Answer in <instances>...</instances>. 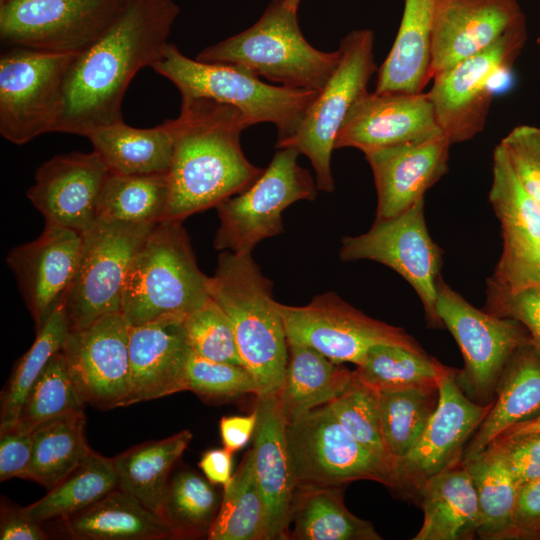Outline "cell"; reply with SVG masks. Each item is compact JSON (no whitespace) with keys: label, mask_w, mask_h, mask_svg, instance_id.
Here are the masks:
<instances>
[{"label":"cell","mask_w":540,"mask_h":540,"mask_svg":"<svg viewBox=\"0 0 540 540\" xmlns=\"http://www.w3.org/2000/svg\"><path fill=\"white\" fill-rule=\"evenodd\" d=\"M179 12L173 0H128L106 31L72 63L54 132L88 137L122 121V101L131 80L160 59Z\"/></svg>","instance_id":"1"},{"label":"cell","mask_w":540,"mask_h":540,"mask_svg":"<svg viewBox=\"0 0 540 540\" xmlns=\"http://www.w3.org/2000/svg\"><path fill=\"white\" fill-rule=\"evenodd\" d=\"M174 154L164 220L183 222L251 186L262 174L248 161L241 132L249 127L235 107L204 98L181 99L170 119Z\"/></svg>","instance_id":"2"},{"label":"cell","mask_w":540,"mask_h":540,"mask_svg":"<svg viewBox=\"0 0 540 540\" xmlns=\"http://www.w3.org/2000/svg\"><path fill=\"white\" fill-rule=\"evenodd\" d=\"M272 283L251 253L221 251L210 277V296L228 316L257 396L277 394L288 362V340Z\"/></svg>","instance_id":"3"},{"label":"cell","mask_w":540,"mask_h":540,"mask_svg":"<svg viewBox=\"0 0 540 540\" xmlns=\"http://www.w3.org/2000/svg\"><path fill=\"white\" fill-rule=\"evenodd\" d=\"M210 298V277L198 267L182 222L155 224L128 267L122 316L130 326L165 317L184 318Z\"/></svg>","instance_id":"4"},{"label":"cell","mask_w":540,"mask_h":540,"mask_svg":"<svg viewBox=\"0 0 540 540\" xmlns=\"http://www.w3.org/2000/svg\"><path fill=\"white\" fill-rule=\"evenodd\" d=\"M151 68L171 81L181 99L204 98L237 108L249 126L272 123L279 148L297 132L318 92L262 82L252 71L237 65L205 62L185 56L168 43Z\"/></svg>","instance_id":"5"},{"label":"cell","mask_w":540,"mask_h":540,"mask_svg":"<svg viewBox=\"0 0 540 540\" xmlns=\"http://www.w3.org/2000/svg\"><path fill=\"white\" fill-rule=\"evenodd\" d=\"M340 50L324 52L304 38L297 11L271 0L248 29L202 50L196 59L240 65L289 88L320 92L340 61Z\"/></svg>","instance_id":"6"},{"label":"cell","mask_w":540,"mask_h":540,"mask_svg":"<svg viewBox=\"0 0 540 540\" xmlns=\"http://www.w3.org/2000/svg\"><path fill=\"white\" fill-rule=\"evenodd\" d=\"M286 443L295 489L342 487L357 480L396 487L397 461L356 440L327 404L287 423Z\"/></svg>","instance_id":"7"},{"label":"cell","mask_w":540,"mask_h":540,"mask_svg":"<svg viewBox=\"0 0 540 540\" xmlns=\"http://www.w3.org/2000/svg\"><path fill=\"white\" fill-rule=\"evenodd\" d=\"M78 53L7 47L0 56V134L23 145L54 132L67 73Z\"/></svg>","instance_id":"8"},{"label":"cell","mask_w":540,"mask_h":540,"mask_svg":"<svg viewBox=\"0 0 540 540\" xmlns=\"http://www.w3.org/2000/svg\"><path fill=\"white\" fill-rule=\"evenodd\" d=\"M299 155L293 147L278 148L251 186L216 206L220 220L213 242L216 250L251 253L264 239L283 232L282 212L288 206L316 197V183L298 165Z\"/></svg>","instance_id":"9"},{"label":"cell","mask_w":540,"mask_h":540,"mask_svg":"<svg viewBox=\"0 0 540 540\" xmlns=\"http://www.w3.org/2000/svg\"><path fill=\"white\" fill-rule=\"evenodd\" d=\"M340 61L324 88L309 106L296 134L283 147H293L311 162L318 190L335 188L331 156L335 140L351 107L366 94L377 71L374 34L370 29L353 30L340 42Z\"/></svg>","instance_id":"10"},{"label":"cell","mask_w":540,"mask_h":540,"mask_svg":"<svg viewBox=\"0 0 540 540\" xmlns=\"http://www.w3.org/2000/svg\"><path fill=\"white\" fill-rule=\"evenodd\" d=\"M436 311L463 356L464 367L455 374L459 387L478 404L492 403L509 359L531 340L526 328L515 319L477 309L441 278Z\"/></svg>","instance_id":"11"},{"label":"cell","mask_w":540,"mask_h":540,"mask_svg":"<svg viewBox=\"0 0 540 540\" xmlns=\"http://www.w3.org/2000/svg\"><path fill=\"white\" fill-rule=\"evenodd\" d=\"M527 39L523 20L488 48L433 77L428 91L436 120L452 144L474 138L487 121L495 77L511 70Z\"/></svg>","instance_id":"12"},{"label":"cell","mask_w":540,"mask_h":540,"mask_svg":"<svg viewBox=\"0 0 540 540\" xmlns=\"http://www.w3.org/2000/svg\"><path fill=\"white\" fill-rule=\"evenodd\" d=\"M154 225L96 220L82 234L77 272L63 304L69 330L120 312L128 267Z\"/></svg>","instance_id":"13"},{"label":"cell","mask_w":540,"mask_h":540,"mask_svg":"<svg viewBox=\"0 0 540 540\" xmlns=\"http://www.w3.org/2000/svg\"><path fill=\"white\" fill-rule=\"evenodd\" d=\"M339 256L375 261L397 272L420 298L428 325L444 327L436 311L442 251L429 235L424 199L396 217L374 221L366 233L344 237Z\"/></svg>","instance_id":"14"},{"label":"cell","mask_w":540,"mask_h":540,"mask_svg":"<svg viewBox=\"0 0 540 540\" xmlns=\"http://www.w3.org/2000/svg\"><path fill=\"white\" fill-rule=\"evenodd\" d=\"M288 343L309 346L336 363L356 366L377 344L425 352L402 328L371 318L335 293L315 296L304 306L278 302Z\"/></svg>","instance_id":"15"},{"label":"cell","mask_w":540,"mask_h":540,"mask_svg":"<svg viewBox=\"0 0 540 540\" xmlns=\"http://www.w3.org/2000/svg\"><path fill=\"white\" fill-rule=\"evenodd\" d=\"M128 0H6L0 40L7 47L80 53L99 38Z\"/></svg>","instance_id":"16"},{"label":"cell","mask_w":540,"mask_h":540,"mask_svg":"<svg viewBox=\"0 0 540 540\" xmlns=\"http://www.w3.org/2000/svg\"><path fill=\"white\" fill-rule=\"evenodd\" d=\"M452 368L438 385V403L412 450L397 460L400 494L420 498L425 483L438 473L458 465L463 452L488 412V405L469 399L459 387Z\"/></svg>","instance_id":"17"},{"label":"cell","mask_w":540,"mask_h":540,"mask_svg":"<svg viewBox=\"0 0 540 540\" xmlns=\"http://www.w3.org/2000/svg\"><path fill=\"white\" fill-rule=\"evenodd\" d=\"M129 330V323L118 312L68 331L61 352L84 403L100 409L127 406Z\"/></svg>","instance_id":"18"},{"label":"cell","mask_w":540,"mask_h":540,"mask_svg":"<svg viewBox=\"0 0 540 540\" xmlns=\"http://www.w3.org/2000/svg\"><path fill=\"white\" fill-rule=\"evenodd\" d=\"M82 235L45 225L33 241L13 247L6 263L12 271L36 332L63 306L74 281Z\"/></svg>","instance_id":"19"},{"label":"cell","mask_w":540,"mask_h":540,"mask_svg":"<svg viewBox=\"0 0 540 540\" xmlns=\"http://www.w3.org/2000/svg\"><path fill=\"white\" fill-rule=\"evenodd\" d=\"M110 170L93 150L52 157L35 172L26 196L47 226H58L79 234L97 220V206Z\"/></svg>","instance_id":"20"},{"label":"cell","mask_w":540,"mask_h":540,"mask_svg":"<svg viewBox=\"0 0 540 540\" xmlns=\"http://www.w3.org/2000/svg\"><path fill=\"white\" fill-rule=\"evenodd\" d=\"M444 136L428 92L364 94L350 109L335 149L370 151Z\"/></svg>","instance_id":"21"},{"label":"cell","mask_w":540,"mask_h":540,"mask_svg":"<svg viewBox=\"0 0 540 540\" xmlns=\"http://www.w3.org/2000/svg\"><path fill=\"white\" fill-rule=\"evenodd\" d=\"M523 20L517 0H437L432 77L488 48Z\"/></svg>","instance_id":"22"},{"label":"cell","mask_w":540,"mask_h":540,"mask_svg":"<svg viewBox=\"0 0 540 540\" xmlns=\"http://www.w3.org/2000/svg\"><path fill=\"white\" fill-rule=\"evenodd\" d=\"M184 318L165 317L130 326L127 406L188 390L187 369L192 350Z\"/></svg>","instance_id":"23"},{"label":"cell","mask_w":540,"mask_h":540,"mask_svg":"<svg viewBox=\"0 0 540 540\" xmlns=\"http://www.w3.org/2000/svg\"><path fill=\"white\" fill-rule=\"evenodd\" d=\"M451 143L445 136L365 153L377 191L375 221L403 213L448 171Z\"/></svg>","instance_id":"24"},{"label":"cell","mask_w":540,"mask_h":540,"mask_svg":"<svg viewBox=\"0 0 540 540\" xmlns=\"http://www.w3.org/2000/svg\"><path fill=\"white\" fill-rule=\"evenodd\" d=\"M254 432V470L267 523V540L286 539L288 516L295 483L291 473L286 421L277 394L257 396Z\"/></svg>","instance_id":"25"},{"label":"cell","mask_w":540,"mask_h":540,"mask_svg":"<svg viewBox=\"0 0 540 540\" xmlns=\"http://www.w3.org/2000/svg\"><path fill=\"white\" fill-rule=\"evenodd\" d=\"M540 416V351L530 340L519 347L498 381L493 405L469 440L460 463L483 451L510 427Z\"/></svg>","instance_id":"26"},{"label":"cell","mask_w":540,"mask_h":540,"mask_svg":"<svg viewBox=\"0 0 540 540\" xmlns=\"http://www.w3.org/2000/svg\"><path fill=\"white\" fill-rule=\"evenodd\" d=\"M437 0H404L394 43L378 69L376 93L424 92L432 77V33Z\"/></svg>","instance_id":"27"},{"label":"cell","mask_w":540,"mask_h":540,"mask_svg":"<svg viewBox=\"0 0 540 540\" xmlns=\"http://www.w3.org/2000/svg\"><path fill=\"white\" fill-rule=\"evenodd\" d=\"M423 524L413 540H470L481 523L471 476L459 463L431 477L423 486Z\"/></svg>","instance_id":"28"},{"label":"cell","mask_w":540,"mask_h":540,"mask_svg":"<svg viewBox=\"0 0 540 540\" xmlns=\"http://www.w3.org/2000/svg\"><path fill=\"white\" fill-rule=\"evenodd\" d=\"M61 521L70 538L77 540L176 538L172 527L162 516L119 488Z\"/></svg>","instance_id":"29"},{"label":"cell","mask_w":540,"mask_h":540,"mask_svg":"<svg viewBox=\"0 0 540 540\" xmlns=\"http://www.w3.org/2000/svg\"><path fill=\"white\" fill-rule=\"evenodd\" d=\"M110 172L168 173L174 154L170 119L152 128H135L124 120L94 130L87 137Z\"/></svg>","instance_id":"30"},{"label":"cell","mask_w":540,"mask_h":540,"mask_svg":"<svg viewBox=\"0 0 540 540\" xmlns=\"http://www.w3.org/2000/svg\"><path fill=\"white\" fill-rule=\"evenodd\" d=\"M353 371L317 350L288 343V362L277 398L286 423L328 404L349 384Z\"/></svg>","instance_id":"31"},{"label":"cell","mask_w":540,"mask_h":540,"mask_svg":"<svg viewBox=\"0 0 540 540\" xmlns=\"http://www.w3.org/2000/svg\"><path fill=\"white\" fill-rule=\"evenodd\" d=\"M341 488H296L286 539L381 540L370 522L356 517L346 508Z\"/></svg>","instance_id":"32"},{"label":"cell","mask_w":540,"mask_h":540,"mask_svg":"<svg viewBox=\"0 0 540 540\" xmlns=\"http://www.w3.org/2000/svg\"><path fill=\"white\" fill-rule=\"evenodd\" d=\"M192 439L189 430L145 442L112 458L118 488L162 516L169 474Z\"/></svg>","instance_id":"33"},{"label":"cell","mask_w":540,"mask_h":540,"mask_svg":"<svg viewBox=\"0 0 540 540\" xmlns=\"http://www.w3.org/2000/svg\"><path fill=\"white\" fill-rule=\"evenodd\" d=\"M464 465L475 487L481 523L477 536L485 540H509L519 485L501 451L489 444Z\"/></svg>","instance_id":"34"},{"label":"cell","mask_w":540,"mask_h":540,"mask_svg":"<svg viewBox=\"0 0 540 540\" xmlns=\"http://www.w3.org/2000/svg\"><path fill=\"white\" fill-rule=\"evenodd\" d=\"M85 423L82 409L36 427L32 431V458L24 479L49 490L85 461L92 451L86 442Z\"/></svg>","instance_id":"35"},{"label":"cell","mask_w":540,"mask_h":540,"mask_svg":"<svg viewBox=\"0 0 540 540\" xmlns=\"http://www.w3.org/2000/svg\"><path fill=\"white\" fill-rule=\"evenodd\" d=\"M118 488L112 458L94 451L38 501L23 507L33 520H62L96 503Z\"/></svg>","instance_id":"36"},{"label":"cell","mask_w":540,"mask_h":540,"mask_svg":"<svg viewBox=\"0 0 540 540\" xmlns=\"http://www.w3.org/2000/svg\"><path fill=\"white\" fill-rule=\"evenodd\" d=\"M167 203V173L110 172L99 197L97 220L156 224L164 220Z\"/></svg>","instance_id":"37"},{"label":"cell","mask_w":540,"mask_h":540,"mask_svg":"<svg viewBox=\"0 0 540 540\" xmlns=\"http://www.w3.org/2000/svg\"><path fill=\"white\" fill-rule=\"evenodd\" d=\"M489 201L501 224L503 249L540 239V205L517 178L500 144L493 152Z\"/></svg>","instance_id":"38"},{"label":"cell","mask_w":540,"mask_h":540,"mask_svg":"<svg viewBox=\"0 0 540 540\" xmlns=\"http://www.w3.org/2000/svg\"><path fill=\"white\" fill-rule=\"evenodd\" d=\"M223 489L207 539L267 540L266 513L256 481L253 449L247 451Z\"/></svg>","instance_id":"39"},{"label":"cell","mask_w":540,"mask_h":540,"mask_svg":"<svg viewBox=\"0 0 540 540\" xmlns=\"http://www.w3.org/2000/svg\"><path fill=\"white\" fill-rule=\"evenodd\" d=\"M451 370L426 352L391 344L371 347L356 369L360 378L378 392L410 387L438 388L442 377Z\"/></svg>","instance_id":"40"},{"label":"cell","mask_w":540,"mask_h":540,"mask_svg":"<svg viewBox=\"0 0 540 540\" xmlns=\"http://www.w3.org/2000/svg\"><path fill=\"white\" fill-rule=\"evenodd\" d=\"M438 388L410 387L379 392L384 446L396 461L414 447L438 403Z\"/></svg>","instance_id":"41"},{"label":"cell","mask_w":540,"mask_h":540,"mask_svg":"<svg viewBox=\"0 0 540 540\" xmlns=\"http://www.w3.org/2000/svg\"><path fill=\"white\" fill-rule=\"evenodd\" d=\"M211 484L190 470L179 471L168 481L162 517L176 538L208 537L221 504Z\"/></svg>","instance_id":"42"},{"label":"cell","mask_w":540,"mask_h":540,"mask_svg":"<svg viewBox=\"0 0 540 540\" xmlns=\"http://www.w3.org/2000/svg\"><path fill=\"white\" fill-rule=\"evenodd\" d=\"M69 326L63 306L57 309L27 352L18 360L1 398L0 431L14 427L31 388L52 356L61 350Z\"/></svg>","instance_id":"43"},{"label":"cell","mask_w":540,"mask_h":540,"mask_svg":"<svg viewBox=\"0 0 540 540\" xmlns=\"http://www.w3.org/2000/svg\"><path fill=\"white\" fill-rule=\"evenodd\" d=\"M84 404L59 350L31 388L14 427L32 432L42 423L82 410Z\"/></svg>","instance_id":"44"},{"label":"cell","mask_w":540,"mask_h":540,"mask_svg":"<svg viewBox=\"0 0 540 540\" xmlns=\"http://www.w3.org/2000/svg\"><path fill=\"white\" fill-rule=\"evenodd\" d=\"M327 405L356 440L381 455L391 457L381 435L379 392L367 385L356 370L347 387Z\"/></svg>","instance_id":"45"},{"label":"cell","mask_w":540,"mask_h":540,"mask_svg":"<svg viewBox=\"0 0 540 540\" xmlns=\"http://www.w3.org/2000/svg\"><path fill=\"white\" fill-rule=\"evenodd\" d=\"M184 328L189 346L197 356L244 366L232 324L212 298L184 318Z\"/></svg>","instance_id":"46"},{"label":"cell","mask_w":540,"mask_h":540,"mask_svg":"<svg viewBox=\"0 0 540 540\" xmlns=\"http://www.w3.org/2000/svg\"><path fill=\"white\" fill-rule=\"evenodd\" d=\"M188 390L208 399H229L246 393L258 395L251 373L241 365L204 359L192 352L187 369Z\"/></svg>","instance_id":"47"},{"label":"cell","mask_w":540,"mask_h":540,"mask_svg":"<svg viewBox=\"0 0 540 540\" xmlns=\"http://www.w3.org/2000/svg\"><path fill=\"white\" fill-rule=\"evenodd\" d=\"M499 144L523 187L540 205V127L516 126Z\"/></svg>","instance_id":"48"},{"label":"cell","mask_w":540,"mask_h":540,"mask_svg":"<svg viewBox=\"0 0 540 540\" xmlns=\"http://www.w3.org/2000/svg\"><path fill=\"white\" fill-rule=\"evenodd\" d=\"M488 282L509 293L540 288V239L519 248L503 249Z\"/></svg>","instance_id":"49"},{"label":"cell","mask_w":540,"mask_h":540,"mask_svg":"<svg viewBox=\"0 0 540 540\" xmlns=\"http://www.w3.org/2000/svg\"><path fill=\"white\" fill-rule=\"evenodd\" d=\"M485 310L520 322L540 351V288L509 293L487 281Z\"/></svg>","instance_id":"50"},{"label":"cell","mask_w":540,"mask_h":540,"mask_svg":"<svg viewBox=\"0 0 540 540\" xmlns=\"http://www.w3.org/2000/svg\"><path fill=\"white\" fill-rule=\"evenodd\" d=\"M492 443L501 451L519 487L540 478V432L500 436Z\"/></svg>","instance_id":"51"},{"label":"cell","mask_w":540,"mask_h":540,"mask_svg":"<svg viewBox=\"0 0 540 540\" xmlns=\"http://www.w3.org/2000/svg\"><path fill=\"white\" fill-rule=\"evenodd\" d=\"M0 432V481L24 479L32 458V432L16 427Z\"/></svg>","instance_id":"52"},{"label":"cell","mask_w":540,"mask_h":540,"mask_svg":"<svg viewBox=\"0 0 540 540\" xmlns=\"http://www.w3.org/2000/svg\"><path fill=\"white\" fill-rule=\"evenodd\" d=\"M509 540H540V478L519 488Z\"/></svg>","instance_id":"53"},{"label":"cell","mask_w":540,"mask_h":540,"mask_svg":"<svg viewBox=\"0 0 540 540\" xmlns=\"http://www.w3.org/2000/svg\"><path fill=\"white\" fill-rule=\"evenodd\" d=\"M40 522L30 518L23 508L2 504L1 540H45L48 538Z\"/></svg>","instance_id":"54"},{"label":"cell","mask_w":540,"mask_h":540,"mask_svg":"<svg viewBox=\"0 0 540 540\" xmlns=\"http://www.w3.org/2000/svg\"><path fill=\"white\" fill-rule=\"evenodd\" d=\"M257 425V411L244 416H224L219 423L224 448L232 453L247 445Z\"/></svg>","instance_id":"55"},{"label":"cell","mask_w":540,"mask_h":540,"mask_svg":"<svg viewBox=\"0 0 540 540\" xmlns=\"http://www.w3.org/2000/svg\"><path fill=\"white\" fill-rule=\"evenodd\" d=\"M232 452L226 448L211 449L206 451L200 461L199 467L206 479L223 488L228 485L232 478Z\"/></svg>","instance_id":"56"},{"label":"cell","mask_w":540,"mask_h":540,"mask_svg":"<svg viewBox=\"0 0 540 540\" xmlns=\"http://www.w3.org/2000/svg\"><path fill=\"white\" fill-rule=\"evenodd\" d=\"M534 432H540V416L518 423L504 431L500 436L513 437Z\"/></svg>","instance_id":"57"},{"label":"cell","mask_w":540,"mask_h":540,"mask_svg":"<svg viewBox=\"0 0 540 540\" xmlns=\"http://www.w3.org/2000/svg\"><path fill=\"white\" fill-rule=\"evenodd\" d=\"M301 0H285L287 6L294 11H297Z\"/></svg>","instance_id":"58"},{"label":"cell","mask_w":540,"mask_h":540,"mask_svg":"<svg viewBox=\"0 0 540 540\" xmlns=\"http://www.w3.org/2000/svg\"><path fill=\"white\" fill-rule=\"evenodd\" d=\"M537 42H538V44L540 45V35H539V37H538V39H537Z\"/></svg>","instance_id":"59"},{"label":"cell","mask_w":540,"mask_h":540,"mask_svg":"<svg viewBox=\"0 0 540 540\" xmlns=\"http://www.w3.org/2000/svg\"><path fill=\"white\" fill-rule=\"evenodd\" d=\"M5 1H6V0H0V3H3V2H5Z\"/></svg>","instance_id":"60"}]
</instances>
